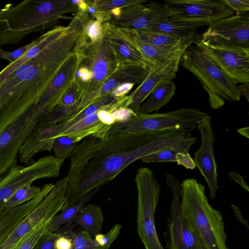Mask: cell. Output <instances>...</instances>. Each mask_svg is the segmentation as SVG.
Listing matches in <instances>:
<instances>
[{
	"mask_svg": "<svg viewBox=\"0 0 249 249\" xmlns=\"http://www.w3.org/2000/svg\"><path fill=\"white\" fill-rule=\"evenodd\" d=\"M99 189H96L92 191L76 203L63 208L61 213L54 215L46 224L44 233L56 231L63 224L71 225L84 207L86 203L89 201Z\"/></svg>",
	"mask_w": 249,
	"mask_h": 249,
	"instance_id": "obj_29",
	"label": "cell"
},
{
	"mask_svg": "<svg viewBox=\"0 0 249 249\" xmlns=\"http://www.w3.org/2000/svg\"><path fill=\"white\" fill-rule=\"evenodd\" d=\"M47 184L41 187L40 194L31 200L10 209L0 212V245L7 238L13 231L42 201L51 191Z\"/></svg>",
	"mask_w": 249,
	"mask_h": 249,
	"instance_id": "obj_21",
	"label": "cell"
},
{
	"mask_svg": "<svg viewBox=\"0 0 249 249\" xmlns=\"http://www.w3.org/2000/svg\"><path fill=\"white\" fill-rule=\"evenodd\" d=\"M175 90L176 86L172 81L161 83L152 92L149 99L141 105L136 112L149 114L157 112L170 101Z\"/></svg>",
	"mask_w": 249,
	"mask_h": 249,
	"instance_id": "obj_28",
	"label": "cell"
},
{
	"mask_svg": "<svg viewBox=\"0 0 249 249\" xmlns=\"http://www.w3.org/2000/svg\"><path fill=\"white\" fill-rule=\"evenodd\" d=\"M82 22V31L79 36L77 50H81L104 38V23L92 18L86 11L77 10L75 14Z\"/></svg>",
	"mask_w": 249,
	"mask_h": 249,
	"instance_id": "obj_26",
	"label": "cell"
},
{
	"mask_svg": "<svg viewBox=\"0 0 249 249\" xmlns=\"http://www.w3.org/2000/svg\"><path fill=\"white\" fill-rule=\"evenodd\" d=\"M201 142L199 148L194 153V161L204 177L210 190V197L215 198L218 186L217 166L214 155L215 136L211 119L200 122L197 125Z\"/></svg>",
	"mask_w": 249,
	"mask_h": 249,
	"instance_id": "obj_18",
	"label": "cell"
},
{
	"mask_svg": "<svg viewBox=\"0 0 249 249\" xmlns=\"http://www.w3.org/2000/svg\"><path fill=\"white\" fill-rule=\"evenodd\" d=\"M201 26L198 23L172 22L165 18L151 24L144 30L165 33L186 43L195 44L202 39L201 35L196 32V29Z\"/></svg>",
	"mask_w": 249,
	"mask_h": 249,
	"instance_id": "obj_25",
	"label": "cell"
},
{
	"mask_svg": "<svg viewBox=\"0 0 249 249\" xmlns=\"http://www.w3.org/2000/svg\"><path fill=\"white\" fill-rule=\"evenodd\" d=\"M224 2L234 12L247 13L249 10V0H223Z\"/></svg>",
	"mask_w": 249,
	"mask_h": 249,
	"instance_id": "obj_42",
	"label": "cell"
},
{
	"mask_svg": "<svg viewBox=\"0 0 249 249\" xmlns=\"http://www.w3.org/2000/svg\"><path fill=\"white\" fill-rule=\"evenodd\" d=\"M79 106V103L70 106L58 105L39 121L46 126L54 125L76 113Z\"/></svg>",
	"mask_w": 249,
	"mask_h": 249,
	"instance_id": "obj_33",
	"label": "cell"
},
{
	"mask_svg": "<svg viewBox=\"0 0 249 249\" xmlns=\"http://www.w3.org/2000/svg\"><path fill=\"white\" fill-rule=\"evenodd\" d=\"M64 160L50 155L27 166L15 163L0 173V212L6 201L23 185L38 179L58 177Z\"/></svg>",
	"mask_w": 249,
	"mask_h": 249,
	"instance_id": "obj_9",
	"label": "cell"
},
{
	"mask_svg": "<svg viewBox=\"0 0 249 249\" xmlns=\"http://www.w3.org/2000/svg\"><path fill=\"white\" fill-rule=\"evenodd\" d=\"M67 26H58L51 29L38 37L37 43L20 57L12 63L9 64L0 71V84L18 67L30 59L36 56L51 43L63 35Z\"/></svg>",
	"mask_w": 249,
	"mask_h": 249,
	"instance_id": "obj_24",
	"label": "cell"
},
{
	"mask_svg": "<svg viewBox=\"0 0 249 249\" xmlns=\"http://www.w3.org/2000/svg\"><path fill=\"white\" fill-rule=\"evenodd\" d=\"M66 229L65 226L60 227L56 231L44 233L39 237L32 249H54L56 239L63 235Z\"/></svg>",
	"mask_w": 249,
	"mask_h": 249,
	"instance_id": "obj_38",
	"label": "cell"
},
{
	"mask_svg": "<svg viewBox=\"0 0 249 249\" xmlns=\"http://www.w3.org/2000/svg\"><path fill=\"white\" fill-rule=\"evenodd\" d=\"M193 144L191 134L170 129L85 138L71 156L68 187L63 208L100 189L138 160L167 148L188 153Z\"/></svg>",
	"mask_w": 249,
	"mask_h": 249,
	"instance_id": "obj_1",
	"label": "cell"
},
{
	"mask_svg": "<svg viewBox=\"0 0 249 249\" xmlns=\"http://www.w3.org/2000/svg\"><path fill=\"white\" fill-rule=\"evenodd\" d=\"M116 29L124 40L155 67L165 63L177 50H167L154 46L142 40L130 30L118 27Z\"/></svg>",
	"mask_w": 249,
	"mask_h": 249,
	"instance_id": "obj_23",
	"label": "cell"
},
{
	"mask_svg": "<svg viewBox=\"0 0 249 249\" xmlns=\"http://www.w3.org/2000/svg\"><path fill=\"white\" fill-rule=\"evenodd\" d=\"M137 186V230L145 249H164L157 234L155 212L160 196V186L153 171L148 167L139 168L135 176Z\"/></svg>",
	"mask_w": 249,
	"mask_h": 249,
	"instance_id": "obj_7",
	"label": "cell"
},
{
	"mask_svg": "<svg viewBox=\"0 0 249 249\" xmlns=\"http://www.w3.org/2000/svg\"><path fill=\"white\" fill-rule=\"evenodd\" d=\"M28 183L18 189L6 201L3 206L4 209H10L23 204L36 197L41 191V187Z\"/></svg>",
	"mask_w": 249,
	"mask_h": 249,
	"instance_id": "obj_32",
	"label": "cell"
},
{
	"mask_svg": "<svg viewBox=\"0 0 249 249\" xmlns=\"http://www.w3.org/2000/svg\"><path fill=\"white\" fill-rule=\"evenodd\" d=\"M202 40L215 45L249 49V15L247 13L221 18L209 25Z\"/></svg>",
	"mask_w": 249,
	"mask_h": 249,
	"instance_id": "obj_15",
	"label": "cell"
},
{
	"mask_svg": "<svg viewBox=\"0 0 249 249\" xmlns=\"http://www.w3.org/2000/svg\"><path fill=\"white\" fill-rule=\"evenodd\" d=\"M77 10L71 0H25L0 6V46L18 43L29 34L43 31Z\"/></svg>",
	"mask_w": 249,
	"mask_h": 249,
	"instance_id": "obj_3",
	"label": "cell"
},
{
	"mask_svg": "<svg viewBox=\"0 0 249 249\" xmlns=\"http://www.w3.org/2000/svg\"><path fill=\"white\" fill-rule=\"evenodd\" d=\"M77 144L71 138L66 136H60L54 140L52 150L55 158L65 160L71 157Z\"/></svg>",
	"mask_w": 249,
	"mask_h": 249,
	"instance_id": "obj_34",
	"label": "cell"
},
{
	"mask_svg": "<svg viewBox=\"0 0 249 249\" xmlns=\"http://www.w3.org/2000/svg\"><path fill=\"white\" fill-rule=\"evenodd\" d=\"M228 175L232 179L237 182L242 188L245 189L248 192L249 191V187L244 180V178L242 176L233 171H230L228 173Z\"/></svg>",
	"mask_w": 249,
	"mask_h": 249,
	"instance_id": "obj_45",
	"label": "cell"
},
{
	"mask_svg": "<svg viewBox=\"0 0 249 249\" xmlns=\"http://www.w3.org/2000/svg\"><path fill=\"white\" fill-rule=\"evenodd\" d=\"M141 160L144 163L177 162L178 165L189 169H194L196 167L194 160L189 153H182L170 148L145 156Z\"/></svg>",
	"mask_w": 249,
	"mask_h": 249,
	"instance_id": "obj_31",
	"label": "cell"
},
{
	"mask_svg": "<svg viewBox=\"0 0 249 249\" xmlns=\"http://www.w3.org/2000/svg\"><path fill=\"white\" fill-rule=\"evenodd\" d=\"M54 249H73L71 239L64 235L59 236L55 241Z\"/></svg>",
	"mask_w": 249,
	"mask_h": 249,
	"instance_id": "obj_44",
	"label": "cell"
},
{
	"mask_svg": "<svg viewBox=\"0 0 249 249\" xmlns=\"http://www.w3.org/2000/svg\"><path fill=\"white\" fill-rule=\"evenodd\" d=\"M121 228L120 224H116L106 234L99 233L95 235L93 239L99 245L110 247L119 234Z\"/></svg>",
	"mask_w": 249,
	"mask_h": 249,
	"instance_id": "obj_40",
	"label": "cell"
},
{
	"mask_svg": "<svg viewBox=\"0 0 249 249\" xmlns=\"http://www.w3.org/2000/svg\"><path fill=\"white\" fill-rule=\"evenodd\" d=\"M68 184L67 176L57 181L40 203L0 245V249H11L36 227L48 223L63 208Z\"/></svg>",
	"mask_w": 249,
	"mask_h": 249,
	"instance_id": "obj_10",
	"label": "cell"
},
{
	"mask_svg": "<svg viewBox=\"0 0 249 249\" xmlns=\"http://www.w3.org/2000/svg\"><path fill=\"white\" fill-rule=\"evenodd\" d=\"M172 22L210 25L215 21L234 15L223 0H167L163 2Z\"/></svg>",
	"mask_w": 249,
	"mask_h": 249,
	"instance_id": "obj_12",
	"label": "cell"
},
{
	"mask_svg": "<svg viewBox=\"0 0 249 249\" xmlns=\"http://www.w3.org/2000/svg\"><path fill=\"white\" fill-rule=\"evenodd\" d=\"M150 68L143 64L119 66L100 89L95 100L110 95L118 86L124 83L141 84L147 76Z\"/></svg>",
	"mask_w": 249,
	"mask_h": 249,
	"instance_id": "obj_22",
	"label": "cell"
},
{
	"mask_svg": "<svg viewBox=\"0 0 249 249\" xmlns=\"http://www.w3.org/2000/svg\"><path fill=\"white\" fill-rule=\"evenodd\" d=\"M41 118L35 105L0 134V173L17 163L20 147Z\"/></svg>",
	"mask_w": 249,
	"mask_h": 249,
	"instance_id": "obj_13",
	"label": "cell"
},
{
	"mask_svg": "<svg viewBox=\"0 0 249 249\" xmlns=\"http://www.w3.org/2000/svg\"><path fill=\"white\" fill-rule=\"evenodd\" d=\"M68 26L63 35L0 84V134L37 104L61 66L76 52L82 27L75 21Z\"/></svg>",
	"mask_w": 249,
	"mask_h": 249,
	"instance_id": "obj_2",
	"label": "cell"
},
{
	"mask_svg": "<svg viewBox=\"0 0 249 249\" xmlns=\"http://www.w3.org/2000/svg\"><path fill=\"white\" fill-rule=\"evenodd\" d=\"M131 31L143 41L167 50L175 51L183 44L188 43L179 38L163 33L146 30Z\"/></svg>",
	"mask_w": 249,
	"mask_h": 249,
	"instance_id": "obj_30",
	"label": "cell"
},
{
	"mask_svg": "<svg viewBox=\"0 0 249 249\" xmlns=\"http://www.w3.org/2000/svg\"><path fill=\"white\" fill-rule=\"evenodd\" d=\"M238 133L242 136L246 137L247 139L249 138V127H244L239 128L237 130Z\"/></svg>",
	"mask_w": 249,
	"mask_h": 249,
	"instance_id": "obj_49",
	"label": "cell"
},
{
	"mask_svg": "<svg viewBox=\"0 0 249 249\" xmlns=\"http://www.w3.org/2000/svg\"><path fill=\"white\" fill-rule=\"evenodd\" d=\"M135 85L132 83H124L117 87L110 95L115 98H121L126 95Z\"/></svg>",
	"mask_w": 249,
	"mask_h": 249,
	"instance_id": "obj_43",
	"label": "cell"
},
{
	"mask_svg": "<svg viewBox=\"0 0 249 249\" xmlns=\"http://www.w3.org/2000/svg\"><path fill=\"white\" fill-rule=\"evenodd\" d=\"M231 206L233 210V212L235 213L236 218L242 224L245 225L248 229H249V227L248 223L247 220H245L243 218V217L242 215V213L239 208L237 206L233 204H231Z\"/></svg>",
	"mask_w": 249,
	"mask_h": 249,
	"instance_id": "obj_47",
	"label": "cell"
},
{
	"mask_svg": "<svg viewBox=\"0 0 249 249\" xmlns=\"http://www.w3.org/2000/svg\"><path fill=\"white\" fill-rule=\"evenodd\" d=\"M4 51H3V50H2L0 48V56L2 54V53L4 52Z\"/></svg>",
	"mask_w": 249,
	"mask_h": 249,
	"instance_id": "obj_50",
	"label": "cell"
},
{
	"mask_svg": "<svg viewBox=\"0 0 249 249\" xmlns=\"http://www.w3.org/2000/svg\"><path fill=\"white\" fill-rule=\"evenodd\" d=\"M191 44V43L183 44L165 63L155 68L150 69L144 80L130 95H127L124 107L136 112L143 101L158 86L175 78L179 70L182 54Z\"/></svg>",
	"mask_w": 249,
	"mask_h": 249,
	"instance_id": "obj_17",
	"label": "cell"
},
{
	"mask_svg": "<svg viewBox=\"0 0 249 249\" xmlns=\"http://www.w3.org/2000/svg\"><path fill=\"white\" fill-rule=\"evenodd\" d=\"M99 11L111 12L112 10L139 3L148 2L146 0H94Z\"/></svg>",
	"mask_w": 249,
	"mask_h": 249,
	"instance_id": "obj_36",
	"label": "cell"
},
{
	"mask_svg": "<svg viewBox=\"0 0 249 249\" xmlns=\"http://www.w3.org/2000/svg\"><path fill=\"white\" fill-rule=\"evenodd\" d=\"M180 63L199 81L208 94L211 108L219 109L224 105L225 100L229 102L240 100L237 83L195 44L184 51Z\"/></svg>",
	"mask_w": 249,
	"mask_h": 249,
	"instance_id": "obj_5",
	"label": "cell"
},
{
	"mask_svg": "<svg viewBox=\"0 0 249 249\" xmlns=\"http://www.w3.org/2000/svg\"><path fill=\"white\" fill-rule=\"evenodd\" d=\"M78 51L81 53V61L88 67L91 73L90 81L83 88L78 108L80 111L95 101L102 85L117 69L119 64L104 38Z\"/></svg>",
	"mask_w": 249,
	"mask_h": 249,
	"instance_id": "obj_8",
	"label": "cell"
},
{
	"mask_svg": "<svg viewBox=\"0 0 249 249\" xmlns=\"http://www.w3.org/2000/svg\"><path fill=\"white\" fill-rule=\"evenodd\" d=\"M104 219L101 208L93 204H89L76 216L72 225L74 227L79 225L82 230L93 238L100 232Z\"/></svg>",
	"mask_w": 249,
	"mask_h": 249,
	"instance_id": "obj_27",
	"label": "cell"
},
{
	"mask_svg": "<svg viewBox=\"0 0 249 249\" xmlns=\"http://www.w3.org/2000/svg\"><path fill=\"white\" fill-rule=\"evenodd\" d=\"M82 94V85L74 77L72 82L61 99L58 105L70 106L78 103L80 104Z\"/></svg>",
	"mask_w": 249,
	"mask_h": 249,
	"instance_id": "obj_35",
	"label": "cell"
},
{
	"mask_svg": "<svg viewBox=\"0 0 249 249\" xmlns=\"http://www.w3.org/2000/svg\"><path fill=\"white\" fill-rule=\"evenodd\" d=\"M47 223L36 227L11 249H32L37 239L44 233Z\"/></svg>",
	"mask_w": 249,
	"mask_h": 249,
	"instance_id": "obj_39",
	"label": "cell"
},
{
	"mask_svg": "<svg viewBox=\"0 0 249 249\" xmlns=\"http://www.w3.org/2000/svg\"><path fill=\"white\" fill-rule=\"evenodd\" d=\"M181 186L182 213L206 249H229L223 217L209 203L205 186L195 178L183 180Z\"/></svg>",
	"mask_w": 249,
	"mask_h": 249,
	"instance_id": "obj_4",
	"label": "cell"
},
{
	"mask_svg": "<svg viewBox=\"0 0 249 249\" xmlns=\"http://www.w3.org/2000/svg\"><path fill=\"white\" fill-rule=\"evenodd\" d=\"M108 246H101L99 245L95 241L91 245L84 248H76L73 249H108Z\"/></svg>",
	"mask_w": 249,
	"mask_h": 249,
	"instance_id": "obj_48",
	"label": "cell"
},
{
	"mask_svg": "<svg viewBox=\"0 0 249 249\" xmlns=\"http://www.w3.org/2000/svg\"><path fill=\"white\" fill-rule=\"evenodd\" d=\"M237 84L249 82V49L211 44L195 43Z\"/></svg>",
	"mask_w": 249,
	"mask_h": 249,
	"instance_id": "obj_14",
	"label": "cell"
},
{
	"mask_svg": "<svg viewBox=\"0 0 249 249\" xmlns=\"http://www.w3.org/2000/svg\"><path fill=\"white\" fill-rule=\"evenodd\" d=\"M81 59L79 52H74L63 64L36 105L41 119L57 106L72 82Z\"/></svg>",
	"mask_w": 249,
	"mask_h": 249,
	"instance_id": "obj_19",
	"label": "cell"
},
{
	"mask_svg": "<svg viewBox=\"0 0 249 249\" xmlns=\"http://www.w3.org/2000/svg\"><path fill=\"white\" fill-rule=\"evenodd\" d=\"M104 38L114 53L119 66L143 64L150 69L155 67L124 40L116 27L109 21L104 23Z\"/></svg>",
	"mask_w": 249,
	"mask_h": 249,
	"instance_id": "obj_20",
	"label": "cell"
},
{
	"mask_svg": "<svg viewBox=\"0 0 249 249\" xmlns=\"http://www.w3.org/2000/svg\"><path fill=\"white\" fill-rule=\"evenodd\" d=\"M211 118L205 112L184 107L162 113L136 112L128 119L115 123L106 136L115 133L141 134L170 129L191 133L200 122Z\"/></svg>",
	"mask_w": 249,
	"mask_h": 249,
	"instance_id": "obj_6",
	"label": "cell"
},
{
	"mask_svg": "<svg viewBox=\"0 0 249 249\" xmlns=\"http://www.w3.org/2000/svg\"><path fill=\"white\" fill-rule=\"evenodd\" d=\"M37 41L38 38L33 40L30 43L11 52L4 51L0 58L6 60L9 62V64L12 63L33 47L37 43Z\"/></svg>",
	"mask_w": 249,
	"mask_h": 249,
	"instance_id": "obj_41",
	"label": "cell"
},
{
	"mask_svg": "<svg viewBox=\"0 0 249 249\" xmlns=\"http://www.w3.org/2000/svg\"><path fill=\"white\" fill-rule=\"evenodd\" d=\"M238 90L241 95L244 96L249 102V82L241 83L237 86Z\"/></svg>",
	"mask_w": 249,
	"mask_h": 249,
	"instance_id": "obj_46",
	"label": "cell"
},
{
	"mask_svg": "<svg viewBox=\"0 0 249 249\" xmlns=\"http://www.w3.org/2000/svg\"><path fill=\"white\" fill-rule=\"evenodd\" d=\"M111 12L109 22L116 27L134 31L144 30L170 16L164 3L158 1L133 4Z\"/></svg>",
	"mask_w": 249,
	"mask_h": 249,
	"instance_id": "obj_16",
	"label": "cell"
},
{
	"mask_svg": "<svg viewBox=\"0 0 249 249\" xmlns=\"http://www.w3.org/2000/svg\"><path fill=\"white\" fill-rule=\"evenodd\" d=\"M73 227L70 228L63 234L71 239L73 249L88 246L94 242V240L89 233L82 230L72 231Z\"/></svg>",
	"mask_w": 249,
	"mask_h": 249,
	"instance_id": "obj_37",
	"label": "cell"
},
{
	"mask_svg": "<svg viewBox=\"0 0 249 249\" xmlns=\"http://www.w3.org/2000/svg\"><path fill=\"white\" fill-rule=\"evenodd\" d=\"M166 183L172 192L170 215L165 236L168 249H207L195 232L180 207L181 183L172 174H166Z\"/></svg>",
	"mask_w": 249,
	"mask_h": 249,
	"instance_id": "obj_11",
	"label": "cell"
}]
</instances>
